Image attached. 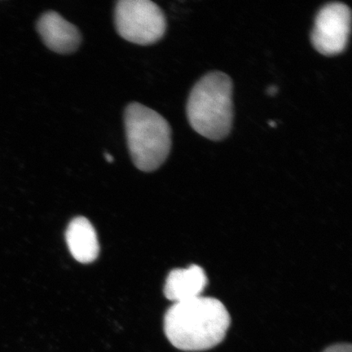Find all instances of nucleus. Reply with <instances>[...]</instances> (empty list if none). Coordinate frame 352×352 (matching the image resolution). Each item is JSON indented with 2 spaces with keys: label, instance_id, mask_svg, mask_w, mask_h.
Segmentation results:
<instances>
[{
  "label": "nucleus",
  "instance_id": "obj_9",
  "mask_svg": "<svg viewBox=\"0 0 352 352\" xmlns=\"http://www.w3.org/2000/svg\"><path fill=\"white\" fill-rule=\"evenodd\" d=\"M323 352H352V346L351 343H338L329 346Z\"/></svg>",
  "mask_w": 352,
  "mask_h": 352
},
{
  "label": "nucleus",
  "instance_id": "obj_11",
  "mask_svg": "<svg viewBox=\"0 0 352 352\" xmlns=\"http://www.w3.org/2000/svg\"><path fill=\"white\" fill-rule=\"evenodd\" d=\"M104 157H105V160H107V162H111V164L113 162V157L111 155V154H109L108 153H104Z\"/></svg>",
  "mask_w": 352,
  "mask_h": 352
},
{
  "label": "nucleus",
  "instance_id": "obj_10",
  "mask_svg": "<svg viewBox=\"0 0 352 352\" xmlns=\"http://www.w3.org/2000/svg\"><path fill=\"white\" fill-rule=\"evenodd\" d=\"M276 92H277L276 87L274 86V87H271L268 88V90H267L268 95L275 96L276 94Z\"/></svg>",
  "mask_w": 352,
  "mask_h": 352
},
{
  "label": "nucleus",
  "instance_id": "obj_2",
  "mask_svg": "<svg viewBox=\"0 0 352 352\" xmlns=\"http://www.w3.org/2000/svg\"><path fill=\"white\" fill-rule=\"evenodd\" d=\"M192 129L210 140H221L230 134L233 120L232 82L226 74H206L193 87L187 104Z\"/></svg>",
  "mask_w": 352,
  "mask_h": 352
},
{
  "label": "nucleus",
  "instance_id": "obj_6",
  "mask_svg": "<svg viewBox=\"0 0 352 352\" xmlns=\"http://www.w3.org/2000/svg\"><path fill=\"white\" fill-rule=\"evenodd\" d=\"M36 28L43 43L56 54H74L80 45V32L76 25L63 19L58 12H44L39 17Z\"/></svg>",
  "mask_w": 352,
  "mask_h": 352
},
{
  "label": "nucleus",
  "instance_id": "obj_4",
  "mask_svg": "<svg viewBox=\"0 0 352 352\" xmlns=\"http://www.w3.org/2000/svg\"><path fill=\"white\" fill-rule=\"evenodd\" d=\"M117 32L125 41L151 45L164 36L166 20L164 12L149 0H121L114 10Z\"/></svg>",
  "mask_w": 352,
  "mask_h": 352
},
{
  "label": "nucleus",
  "instance_id": "obj_8",
  "mask_svg": "<svg viewBox=\"0 0 352 352\" xmlns=\"http://www.w3.org/2000/svg\"><path fill=\"white\" fill-rule=\"evenodd\" d=\"M65 239L70 253L79 263H90L98 258L100 252L98 234L87 219H74L66 230Z\"/></svg>",
  "mask_w": 352,
  "mask_h": 352
},
{
  "label": "nucleus",
  "instance_id": "obj_1",
  "mask_svg": "<svg viewBox=\"0 0 352 352\" xmlns=\"http://www.w3.org/2000/svg\"><path fill=\"white\" fill-rule=\"evenodd\" d=\"M231 324L226 307L217 298L197 297L174 303L166 312L164 330L176 349L206 351L222 342Z\"/></svg>",
  "mask_w": 352,
  "mask_h": 352
},
{
  "label": "nucleus",
  "instance_id": "obj_5",
  "mask_svg": "<svg viewBox=\"0 0 352 352\" xmlns=\"http://www.w3.org/2000/svg\"><path fill=\"white\" fill-rule=\"evenodd\" d=\"M351 13L342 3H330L316 15L311 35L312 45L320 54L332 56L342 54L349 43Z\"/></svg>",
  "mask_w": 352,
  "mask_h": 352
},
{
  "label": "nucleus",
  "instance_id": "obj_7",
  "mask_svg": "<svg viewBox=\"0 0 352 352\" xmlns=\"http://www.w3.org/2000/svg\"><path fill=\"white\" fill-rule=\"evenodd\" d=\"M208 280L204 268L198 265L173 270L166 280L165 296L174 303L191 300L201 296Z\"/></svg>",
  "mask_w": 352,
  "mask_h": 352
},
{
  "label": "nucleus",
  "instance_id": "obj_3",
  "mask_svg": "<svg viewBox=\"0 0 352 352\" xmlns=\"http://www.w3.org/2000/svg\"><path fill=\"white\" fill-rule=\"evenodd\" d=\"M127 147L132 161L144 173H152L164 164L171 148V129L161 114L138 102L124 113Z\"/></svg>",
  "mask_w": 352,
  "mask_h": 352
},
{
  "label": "nucleus",
  "instance_id": "obj_12",
  "mask_svg": "<svg viewBox=\"0 0 352 352\" xmlns=\"http://www.w3.org/2000/svg\"><path fill=\"white\" fill-rule=\"evenodd\" d=\"M270 126H276V122H270Z\"/></svg>",
  "mask_w": 352,
  "mask_h": 352
}]
</instances>
